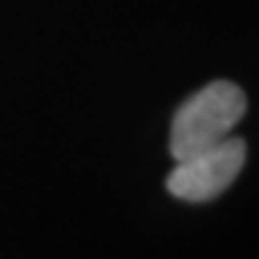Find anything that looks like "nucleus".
I'll return each instance as SVG.
<instances>
[{"instance_id": "f257e3e1", "label": "nucleus", "mask_w": 259, "mask_h": 259, "mask_svg": "<svg viewBox=\"0 0 259 259\" xmlns=\"http://www.w3.org/2000/svg\"><path fill=\"white\" fill-rule=\"evenodd\" d=\"M247 99L238 84L219 79L194 92L173 115L170 122V156L176 161L199 154L231 137L242 120Z\"/></svg>"}, {"instance_id": "f03ea898", "label": "nucleus", "mask_w": 259, "mask_h": 259, "mask_svg": "<svg viewBox=\"0 0 259 259\" xmlns=\"http://www.w3.org/2000/svg\"><path fill=\"white\" fill-rule=\"evenodd\" d=\"M247 149L240 137H228L199 154L176 161L166 190L183 202H209L223 194L240 176Z\"/></svg>"}]
</instances>
